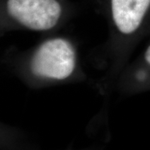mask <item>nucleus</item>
<instances>
[{
	"mask_svg": "<svg viewBox=\"0 0 150 150\" xmlns=\"http://www.w3.org/2000/svg\"><path fill=\"white\" fill-rule=\"evenodd\" d=\"M150 6V0H111L115 26L123 34L134 33L141 25Z\"/></svg>",
	"mask_w": 150,
	"mask_h": 150,
	"instance_id": "obj_3",
	"label": "nucleus"
},
{
	"mask_svg": "<svg viewBox=\"0 0 150 150\" xmlns=\"http://www.w3.org/2000/svg\"><path fill=\"white\" fill-rule=\"evenodd\" d=\"M144 58L145 60H146V62H147L149 64H150V45L149 46V48H147L146 52H145Z\"/></svg>",
	"mask_w": 150,
	"mask_h": 150,
	"instance_id": "obj_4",
	"label": "nucleus"
},
{
	"mask_svg": "<svg viewBox=\"0 0 150 150\" xmlns=\"http://www.w3.org/2000/svg\"><path fill=\"white\" fill-rule=\"evenodd\" d=\"M76 67V54L73 45L62 38L43 43L30 62L33 74L45 79L64 80L70 77Z\"/></svg>",
	"mask_w": 150,
	"mask_h": 150,
	"instance_id": "obj_1",
	"label": "nucleus"
},
{
	"mask_svg": "<svg viewBox=\"0 0 150 150\" xmlns=\"http://www.w3.org/2000/svg\"><path fill=\"white\" fill-rule=\"evenodd\" d=\"M7 9L18 23L36 31L53 28L62 14L57 0H8Z\"/></svg>",
	"mask_w": 150,
	"mask_h": 150,
	"instance_id": "obj_2",
	"label": "nucleus"
}]
</instances>
